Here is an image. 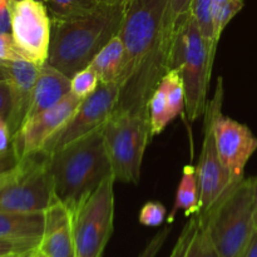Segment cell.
<instances>
[{"instance_id":"obj_29","label":"cell","mask_w":257,"mask_h":257,"mask_svg":"<svg viewBox=\"0 0 257 257\" xmlns=\"http://www.w3.org/2000/svg\"><path fill=\"white\" fill-rule=\"evenodd\" d=\"M193 0H170V17L176 27L190 15Z\"/></svg>"},{"instance_id":"obj_8","label":"cell","mask_w":257,"mask_h":257,"mask_svg":"<svg viewBox=\"0 0 257 257\" xmlns=\"http://www.w3.org/2000/svg\"><path fill=\"white\" fill-rule=\"evenodd\" d=\"M114 177L72 212L75 257H102L114 227Z\"/></svg>"},{"instance_id":"obj_2","label":"cell","mask_w":257,"mask_h":257,"mask_svg":"<svg viewBox=\"0 0 257 257\" xmlns=\"http://www.w3.org/2000/svg\"><path fill=\"white\" fill-rule=\"evenodd\" d=\"M47 157L55 197L70 212L113 176L105 151L103 127Z\"/></svg>"},{"instance_id":"obj_20","label":"cell","mask_w":257,"mask_h":257,"mask_svg":"<svg viewBox=\"0 0 257 257\" xmlns=\"http://www.w3.org/2000/svg\"><path fill=\"white\" fill-rule=\"evenodd\" d=\"M178 211H183L186 217L198 215L201 211L196 167H193L192 165H186L183 167L182 177H181L177 191H176L175 203H173V207L167 218L168 223H172L175 221Z\"/></svg>"},{"instance_id":"obj_21","label":"cell","mask_w":257,"mask_h":257,"mask_svg":"<svg viewBox=\"0 0 257 257\" xmlns=\"http://www.w3.org/2000/svg\"><path fill=\"white\" fill-rule=\"evenodd\" d=\"M52 22L78 19L94 13L103 0H45Z\"/></svg>"},{"instance_id":"obj_25","label":"cell","mask_w":257,"mask_h":257,"mask_svg":"<svg viewBox=\"0 0 257 257\" xmlns=\"http://www.w3.org/2000/svg\"><path fill=\"white\" fill-rule=\"evenodd\" d=\"M197 222V230H196L195 236L191 241V245L185 257H220L215 245H213L207 227L203 223H201L198 218Z\"/></svg>"},{"instance_id":"obj_6","label":"cell","mask_w":257,"mask_h":257,"mask_svg":"<svg viewBox=\"0 0 257 257\" xmlns=\"http://www.w3.org/2000/svg\"><path fill=\"white\" fill-rule=\"evenodd\" d=\"M105 151L113 177L124 183H138L151 135L148 112H113L103 125Z\"/></svg>"},{"instance_id":"obj_40","label":"cell","mask_w":257,"mask_h":257,"mask_svg":"<svg viewBox=\"0 0 257 257\" xmlns=\"http://www.w3.org/2000/svg\"><path fill=\"white\" fill-rule=\"evenodd\" d=\"M29 257H47V256H45L44 253H42V252H40V251L38 250V248H37V250H35V251H33V252L30 253V256H29Z\"/></svg>"},{"instance_id":"obj_17","label":"cell","mask_w":257,"mask_h":257,"mask_svg":"<svg viewBox=\"0 0 257 257\" xmlns=\"http://www.w3.org/2000/svg\"><path fill=\"white\" fill-rule=\"evenodd\" d=\"M70 93V78L58 70L49 63H44L39 67L32 103L25 120L44 110L55 107ZM24 124V123H23Z\"/></svg>"},{"instance_id":"obj_19","label":"cell","mask_w":257,"mask_h":257,"mask_svg":"<svg viewBox=\"0 0 257 257\" xmlns=\"http://www.w3.org/2000/svg\"><path fill=\"white\" fill-rule=\"evenodd\" d=\"M89 67L97 73L100 84L120 83L125 70V50L119 34L109 40L93 58Z\"/></svg>"},{"instance_id":"obj_43","label":"cell","mask_w":257,"mask_h":257,"mask_svg":"<svg viewBox=\"0 0 257 257\" xmlns=\"http://www.w3.org/2000/svg\"><path fill=\"white\" fill-rule=\"evenodd\" d=\"M40 2H45V0H40Z\"/></svg>"},{"instance_id":"obj_27","label":"cell","mask_w":257,"mask_h":257,"mask_svg":"<svg viewBox=\"0 0 257 257\" xmlns=\"http://www.w3.org/2000/svg\"><path fill=\"white\" fill-rule=\"evenodd\" d=\"M197 216H192L190 217V220L187 221V223L185 225V227L181 231L180 236H178L177 241H176L175 246H173V250L171 252L170 257H185L187 253L188 247L191 245V241H192L193 236H195L196 230H197Z\"/></svg>"},{"instance_id":"obj_31","label":"cell","mask_w":257,"mask_h":257,"mask_svg":"<svg viewBox=\"0 0 257 257\" xmlns=\"http://www.w3.org/2000/svg\"><path fill=\"white\" fill-rule=\"evenodd\" d=\"M23 59L10 33H0V60Z\"/></svg>"},{"instance_id":"obj_15","label":"cell","mask_w":257,"mask_h":257,"mask_svg":"<svg viewBox=\"0 0 257 257\" xmlns=\"http://www.w3.org/2000/svg\"><path fill=\"white\" fill-rule=\"evenodd\" d=\"M148 119L152 137L161 135L186 109L185 87L177 69L168 70L148 102Z\"/></svg>"},{"instance_id":"obj_4","label":"cell","mask_w":257,"mask_h":257,"mask_svg":"<svg viewBox=\"0 0 257 257\" xmlns=\"http://www.w3.org/2000/svg\"><path fill=\"white\" fill-rule=\"evenodd\" d=\"M196 216L207 227L220 257H242L256 230L251 178H243L210 210Z\"/></svg>"},{"instance_id":"obj_1","label":"cell","mask_w":257,"mask_h":257,"mask_svg":"<svg viewBox=\"0 0 257 257\" xmlns=\"http://www.w3.org/2000/svg\"><path fill=\"white\" fill-rule=\"evenodd\" d=\"M178 27L170 0H130L119 30L125 70L114 112H148V102L172 64Z\"/></svg>"},{"instance_id":"obj_10","label":"cell","mask_w":257,"mask_h":257,"mask_svg":"<svg viewBox=\"0 0 257 257\" xmlns=\"http://www.w3.org/2000/svg\"><path fill=\"white\" fill-rule=\"evenodd\" d=\"M223 95V80L220 78L216 87L213 98L207 102L205 110V122H203V142L201 150L200 161L196 167L198 191H200V213L210 210L218 202L231 188L237 183L232 182L227 171L221 163L216 150L215 136H213L212 120L215 108L218 99Z\"/></svg>"},{"instance_id":"obj_24","label":"cell","mask_w":257,"mask_h":257,"mask_svg":"<svg viewBox=\"0 0 257 257\" xmlns=\"http://www.w3.org/2000/svg\"><path fill=\"white\" fill-rule=\"evenodd\" d=\"M99 85V78L89 65L70 78V93L82 100L92 95Z\"/></svg>"},{"instance_id":"obj_42","label":"cell","mask_w":257,"mask_h":257,"mask_svg":"<svg viewBox=\"0 0 257 257\" xmlns=\"http://www.w3.org/2000/svg\"><path fill=\"white\" fill-rule=\"evenodd\" d=\"M253 213H255V227L257 230V208L256 210H253Z\"/></svg>"},{"instance_id":"obj_28","label":"cell","mask_w":257,"mask_h":257,"mask_svg":"<svg viewBox=\"0 0 257 257\" xmlns=\"http://www.w3.org/2000/svg\"><path fill=\"white\" fill-rule=\"evenodd\" d=\"M40 241L0 238V257L10 253H27L37 250Z\"/></svg>"},{"instance_id":"obj_33","label":"cell","mask_w":257,"mask_h":257,"mask_svg":"<svg viewBox=\"0 0 257 257\" xmlns=\"http://www.w3.org/2000/svg\"><path fill=\"white\" fill-rule=\"evenodd\" d=\"M10 0H0V33H10L12 22H10Z\"/></svg>"},{"instance_id":"obj_35","label":"cell","mask_w":257,"mask_h":257,"mask_svg":"<svg viewBox=\"0 0 257 257\" xmlns=\"http://www.w3.org/2000/svg\"><path fill=\"white\" fill-rule=\"evenodd\" d=\"M15 163H17V160L13 155L12 148L7 153H0V175L9 170V168H12Z\"/></svg>"},{"instance_id":"obj_37","label":"cell","mask_w":257,"mask_h":257,"mask_svg":"<svg viewBox=\"0 0 257 257\" xmlns=\"http://www.w3.org/2000/svg\"><path fill=\"white\" fill-rule=\"evenodd\" d=\"M252 182V195H253V210L257 208V177L251 178Z\"/></svg>"},{"instance_id":"obj_9","label":"cell","mask_w":257,"mask_h":257,"mask_svg":"<svg viewBox=\"0 0 257 257\" xmlns=\"http://www.w3.org/2000/svg\"><path fill=\"white\" fill-rule=\"evenodd\" d=\"M10 22L14 44L23 59L43 65L49 57L52 19L44 2L10 0Z\"/></svg>"},{"instance_id":"obj_13","label":"cell","mask_w":257,"mask_h":257,"mask_svg":"<svg viewBox=\"0 0 257 257\" xmlns=\"http://www.w3.org/2000/svg\"><path fill=\"white\" fill-rule=\"evenodd\" d=\"M82 99L69 93L60 103L25 120L12 137V151L15 160L40 152L48 141L54 137L77 110Z\"/></svg>"},{"instance_id":"obj_16","label":"cell","mask_w":257,"mask_h":257,"mask_svg":"<svg viewBox=\"0 0 257 257\" xmlns=\"http://www.w3.org/2000/svg\"><path fill=\"white\" fill-rule=\"evenodd\" d=\"M38 250L47 257H75L72 212L55 200L45 211V228Z\"/></svg>"},{"instance_id":"obj_7","label":"cell","mask_w":257,"mask_h":257,"mask_svg":"<svg viewBox=\"0 0 257 257\" xmlns=\"http://www.w3.org/2000/svg\"><path fill=\"white\" fill-rule=\"evenodd\" d=\"M57 200L42 152L17 161L0 175V211L45 212Z\"/></svg>"},{"instance_id":"obj_5","label":"cell","mask_w":257,"mask_h":257,"mask_svg":"<svg viewBox=\"0 0 257 257\" xmlns=\"http://www.w3.org/2000/svg\"><path fill=\"white\" fill-rule=\"evenodd\" d=\"M215 54L216 50L205 39L190 13L178 25L171 69H177L182 78L186 113L191 122L200 118L206 110Z\"/></svg>"},{"instance_id":"obj_32","label":"cell","mask_w":257,"mask_h":257,"mask_svg":"<svg viewBox=\"0 0 257 257\" xmlns=\"http://www.w3.org/2000/svg\"><path fill=\"white\" fill-rule=\"evenodd\" d=\"M12 112V93L8 80H0V117L8 122Z\"/></svg>"},{"instance_id":"obj_22","label":"cell","mask_w":257,"mask_h":257,"mask_svg":"<svg viewBox=\"0 0 257 257\" xmlns=\"http://www.w3.org/2000/svg\"><path fill=\"white\" fill-rule=\"evenodd\" d=\"M245 0H212V19L216 42H220L228 23L242 10Z\"/></svg>"},{"instance_id":"obj_39","label":"cell","mask_w":257,"mask_h":257,"mask_svg":"<svg viewBox=\"0 0 257 257\" xmlns=\"http://www.w3.org/2000/svg\"><path fill=\"white\" fill-rule=\"evenodd\" d=\"M104 3H109V4H127L130 0H103Z\"/></svg>"},{"instance_id":"obj_30","label":"cell","mask_w":257,"mask_h":257,"mask_svg":"<svg viewBox=\"0 0 257 257\" xmlns=\"http://www.w3.org/2000/svg\"><path fill=\"white\" fill-rule=\"evenodd\" d=\"M170 232H171L170 226H166V227H163L160 232H157L155 236H153L152 240L147 243V246L145 247V250L140 253V256L138 257H156L157 256V253L160 252V250L162 248L163 243H165L166 240H167Z\"/></svg>"},{"instance_id":"obj_3","label":"cell","mask_w":257,"mask_h":257,"mask_svg":"<svg viewBox=\"0 0 257 257\" xmlns=\"http://www.w3.org/2000/svg\"><path fill=\"white\" fill-rule=\"evenodd\" d=\"M125 5L103 3L87 17L52 22L48 63L69 78L87 68L98 52L119 33Z\"/></svg>"},{"instance_id":"obj_41","label":"cell","mask_w":257,"mask_h":257,"mask_svg":"<svg viewBox=\"0 0 257 257\" xmlns=\"http://www.w3.org/2000/svg\"><path fill=\"white\" fill-rule=\"evenodd\" d=\"M5 79H7V75H5L4 69H3L2 65H0V80H5Z\"/></svg>"},{"instance_id":"obj_14","label":"cell","mask_w":257,"mask_h":257,"mask_svg":"<svg viewBox=\"0 0 257 257\" xmlns=\"http://www.w3.org/2000/svg\"><path fill=\"white\" fill-rule=\"evenodd\" d=\"M0 65L4 69L12 93V112L8 124L13 137L25 122L40 65L25 59L0 60Z\"/></svg>"},{"instance_id":"obj_18","label":"cell","mask_w":257,"mask_h":257,"mask_svg":"<svg viewBox=\"0 0 257 257\" xmlns=\"http://www.w3.org/2000/svg\"><path fill=\"white\" fill-rule=\"evenodd\" d=\"M45 228V212L0 211V238L40 241Z\"/></svg>"},{"instance_id":"obj_23","label":"cell","mask_w":257,"mask_h":257,"mask_svg":"<svg viewBox=\"0 0 257 257\" xmlns=\"http://www.w3.org/2000/svg\"><path fill=\"white\" fill-rule=\"evenodd\" d=\"M191 15L208 44L215 50L217 49L218 43L216 42L215 30H213L212 0H193L192 7H191Z\"/></svg>"},{"instance_id":"obj_26","label":"cell","mask_w":257,"mask_h":257,"mask_svg":"<svg viewBox=\"0 0 257 257\" xmlns=\"http://www.w3.org/2000/svg\"><path fill=\"white\" fill-rule=\"evenodd\" d=\"M167 217V208L165 205L157 201H150L142 206L138 215V220L143 226L158 227L165 222Z\"/></svg>"},{"instance_id":"obj_11","label":"cell","mask_w":257,"mask_h":257,"mask_svg":"<svg viewBox=\"0 0 257 257\" xmlns=\"http://www.w3.org/2000/svg\"><path fill=\"white\" fill-rule=\"evenodd\" d=\"M119 93L120 83L100 84L92 95L82 100L64 127L48 141L40 152L49 156L103 127L117 107Z\"/></svg>"},{"instance_id":"obj_38","label":"cell","mask_w":257,"mask_h":257,"mask_svg":"<svg viewBox=\"0 0 257 257\" xmlns=\"http://www.w3.org/2000/svg\"><path fill=\"white\" fill-rule=\"evenodd\" d=\"M35 251V250H34ZM33 252V251H32ZM32 252H27V253H10V255H5L2 257H29Z\"/></svg>"},{"instance_id":"obj_34","label":"cell","mask_w":257,"mask_h":257,"mask_svg":"<svg viewBox=\"0 0 257 257\" xmlns=\"http://www.w3.org/2000/svg\"><path fill=\"white\" fill-rule=\"evenodd\" d=\"M10 143H12V132L9 124L4 118L0 117V153H7L8 151H10Z\"/></svg>"},{"instance_id":"obj_36","label":"cell","mask_w":257,"mask_h":257,"mask_svg":"<svg viewBox=\"0 0 257 257\" xmlns=\"http://www.w3.org/2000/svg\"><path fill=\"white\" fill-rule=\"evenodd\" d=\"M242 257H257V230H255V232H253L252 237H251Z\"/></svg>"},{"instance_id":"obj_12","label":"cell","mask_w":257,"mask_h":257,"mask_svg":"<svg viewBox=\"0 0 257 257\" xmlns=\"http://www.w3.org/2000/svg\"><path fill=\"white\" fill-rule=\"evenodd\" d=\"M222 103L223 95L216 104L212 120L216 150L232 182L238 183L245 178L246 165L257 151V137L247 125L223 115Z\"/></svg>"}]
</instances>
